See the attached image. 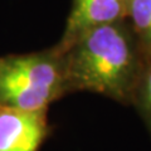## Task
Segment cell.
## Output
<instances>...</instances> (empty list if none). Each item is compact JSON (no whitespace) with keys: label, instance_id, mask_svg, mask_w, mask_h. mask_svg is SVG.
Returning <instances> with one entry per match:
<instances>
[{"label":"cell","instance_id":"obj_2","mask_svg":"<svg viewBox=\"0 0 151 151\" xmlns=\"http://www.w3.org/2000/svg\"><path fill=\"white\" fill-rule=\"evenodd\" d=\"M63 91L62 59L54 49L0 58V105L45 111Z\"/></svg>","mask_w":151,"mask_h":151},{"label":"cell","instance_id":"obj_5","mask_svg":"<svg viewBox=\"0 0 151 151\" xmlns=\"http://www.w3.org/2000/svg\"><path fill=\"white\" fill-rule=\"evenodd\" d=\"M127 20L137 38L145 58L151 57V0H129Z\"/></svg>","mask_w":151,"mask_h":151},{"label":"cell","instance_id":"obj_6","mask_svg":"<svg viewBox=\"0 0 151 151\" xmlns=\"http://www.w3.org/2000/svg\"><path fill=\"white\" fill-rule=\"evenodd\" d=\"M132 102L137 105L151 132V57L145 59Z\"/></svg>","mask_w":151,"mask_h":151},{"label":"cell","instance_id":"obj_4","mask_svg":"<svg viewBox=\"0 0 151 151\" xmlns=\"http://www.w3.org/2000/svg\"><path fill=\"white\" fill-rule=\"evenodd\" d=\"M127 9L129 0H73L64 33L54 49L60 52L91 28L126 19Z\"/></svg>","mask_w":151,"mask_h":151},{"label":"cell","instance_id":"obj_3","mask_svg":"<svg viewBox=\"0 0 151 151\" xmlns=\"http://www.w3.org/2000/svg\"><path fill=\"white\" fill-rule=\"evenodd\" d=\"M44 112L0 105V151H37L45 135Z\"/></svg>","mask_w":151,"mask_h":151},{"label":"cell","instance_id":"obj_1","mask_svg":"<svg viewBox=\"0 0 151 151\" xmlns=\"http://www.w3.org/2000/svg\"><path fill=\"white\" fill-rule=\"evenodd\" d=\"M57 53L65 91L96 92L122 103L134 101L146 58L127 18L83 32Z\"/></svg>","mask_w":151,"mask_h":151}]
</instances>
